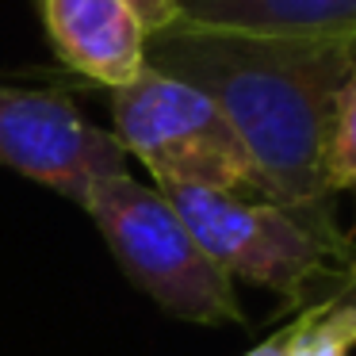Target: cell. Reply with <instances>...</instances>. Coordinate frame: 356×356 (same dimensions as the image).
<instances>
[{
  "label": "cell",
  "mask_w": 356,
  "mask_h": 356,
  "mask_svg": "<svg viewBox=\"0 0 356 356\" xmlns=\"http://www.w3.org/2000/svg\"><path fill=\"white\" fill-rule=\"evenodd\" d=\"M356 348V310L310 302L291 322L287 356H353Z\"/></svg>",
  "instance_id": "cell-8"
},
{
  "label": "cell",
  "mask_w": 356,
  "mask_h": 356,
  "mask_svg": "<svg viewBox=\"0 0 356 356\" xmlns=\"http://www.w3.org/2000/svg\"><path fill=\"white\" fill-rule=\"evenodd\" d=\"M356 39H264L172 24L149 35L146 65L215 100L249 154L261 195L345 241L325 184V142Z\"/></svg>",
  "instance_id": "cell-1"
},
{
  "label": "cell",
  "mask_w": 356,
  "mask_h": 356,
  "mask_svg": "<svg viewBox=\"0 0 356 356\" xmlns=\"http://www.w3.org/2000/svg\"><path fill=\"white\" fill-rule=\"evenodd\" d=\"M85 211L123 276L165 314L192 325H245L234 280L218 272L157 188L138 184L131 172H111L88 188Z\"/></svg>",
  "instance_id": "cell-2"
},
{
  "label": "cell",
  "mask_w": 356,
  "mask_h": 356,
  "mask_svg": "<svg viewBox=\"0 0 356 356\" xmlns=\"http://www.w3.org/2000/svg\"><path fill=\"white\" fill-rule=\"evenodd\" d=\"M287 341H291V325H284V330L268 333V337H264L261 345H253L245 356H287Z\"/></svg>",
  "instance_id": "cell-12"
},
{
  "label": "cell",
  "mask_w": 356,
  "mask_h": 356,
  "mask_svg": "<svg viewBox=\"0 0 356 356\" xmlns=\"http://www.w3.org/2000/svg\"><path fill=\"white\" fill-rule=\"evenodd\" d=\"M127 4H131V8L142 16V24H146V31H149V35L169 31V27L180 19L177 0H127Z\"/></svg>",
  "instance_id": "cell-10"
},
{
  "label": "cell",
  "mask_w": 356,
  "mask_h": 356,
  "mask_svg": "<svg viewBox=\"0 0 356 356\" xmlns=\"http://www.w3.org/2000/svg\"><path fill=\"white\" fill-rule=\"evenodd\" d=\"M0 165L85 207L96 180L127 172V154L73 100L0 81Z\"/></svg>",
  "instance_id": "cell-5"
},
{
  "label": "cell",
  "mask_w": 356,
  "mask_h": 356,
  "mask_svg": "<svg viewBox=\"0 0 356 356\" xmlns=\"http://www.w3.org/2000/svg\"><path fill=\"white\" fill-rule=\"evenodd\" d=\"M177 24L264 39H356V0H177Z\"/></svg>",
  "instance_id": "cell-7"
},
{
  "label": "cell",
  "mask_w": 356,
  "mask_h": 356,
  "mask_svg": "<svg viewBox=\"0 0 356 356\" xmlns=\"http://www.w3.org/2000/svg\"><path fill=\"white\" fill-rule=\"evenodd\" d=\"M325 184L333 195H356V62L337 92V108H333V127L330 142H325Z\"/></svg>",
  "instance_id": "cell-9"
},
{
  "label": "cell",
  "mask_w": 356,
  "mask_h": 356,
  "mask_svg": "<svg viewBox=\"0 0 356 356\" xmlns=\"http://www.w3.org/2000/svg\"><path fill=\"white\" fill-rule=\"evenodd\" d=\"M35 8L65 70L108 88L142 73L149 31L127 0H35Z\"/></svg>",
  "instance_id": "cell-6"
},
{
  "label": "cell",
  "mask_w": 356,
  "mask_h": 356,
  "mask_svg": "<svg viewBox=\"0 0 356 356\" xmlns=\"http://www.w3.org/2000/svg\"><path fill=\"white\" fill-rule=\"evenodd\" d=\"M157 192L184 218L218 272L280 295L284 307H310L356 257L348 238H325L307 218L268 200L192 184H165Z\"/></svg>",
  "instance_id": "cell-3"
},
{
  "label": "cell",
  "mask_w": 356,
  "mask_h": 356,
  "mask_svg": "<svg viewBox=\"0 0 356 356\" xmlns=\"http://www.w3.org/2000/svg\"><path fill=\"white\" fill-rule=\"evenodd\" d=\"M314 302H322V307H353L356 310V257L341 268V276L333 280L330 287H322V295H318Z\"/></svg>",
  "instance_id": "cell-11"
},
{
  "label": "cell",
  "mask_w": 356,
  "mask_h": 356,
  "mask_svg": "<svg viewBox=\"0 0 356 356\" xmlns=\"http://www.w3.org/2000/svg\"><path fill=\"white\" fill-rule=\"evenodd\" d=\"M111 138L154 172L157 188L192 184L264 200L234 127L215 100L188 81L142 65L134 81L111 88Z\"/></svg>",
  "instance_id": "cell-4"
}]
</instances>
